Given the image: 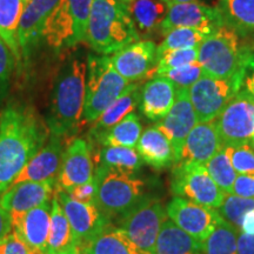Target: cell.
<instances>
[{
    "label": "cell",
    "mask_w": 254,
    "mask_h": 254,
    "mask_svg": "<svg viewBox=\"0 0 254 254\" xmlns=\"http://www.w3.org/2000/svg\"><path fill=\"white\" fill-rule=\"evenodd\" d=\"M50 138L47 124L32 107L9 104L0 113V195Z\"/></svg>",
    "instance_id": "1"
},
{
    "label": "cell",
    "mask_w": 254,
    "mask_h": 254,
    "mask_svg": "<svg viewBox=\"0 0 254 254\" xmlns=\"http://www.w3.org/2000/svg\"><path fill=\"white\" fill-rule=\"evenodd\" d=\"M86 71L87 64L82 57H71L60 67L46 118L50 134L67 139L78 132L86 98Z\"/></svg>",
    "instance_id": "2"
},
{
    "label": "cell",
    "mask_w": 254,
    "mask_h": 254,
    "mask_svg": "<svg viewBox=\"0 0 254 254\" xmlns=\"http://www.w3.org/2000/svg\"><path fill=\"white\" fill-rule=\"evenodd\" d=\"M140 40L120 0H93L88 20L86 43L98 55L112 56L129 44Z\"/></svg>",
    "instance_id": "3"
},
{
    "label": "cell",
    "mask_w": 254,
    "mask_h": 254,
    "mask_svg": "<svg viewBox=\"0 0 254 254\" xmlns=\"http://www.w3.org/2000/svg\"><path fill=\"white\" fill-rule=\"evenodd\" d=\"M82 124H93L126 90L129 82L116 71L110 56L88 55Z\"/></svg>",
    "instance_id": "4"
},
{
    "label": "cell",
    "mask_w": 254,
    "mask_h": 254,
    "mask_svg": "<svg viewBox=\"0 0 254 254\" xmlns=\"http://www.w3.org/2000/svg\"><path fill=\"white\" fill-rule=\"evenodd\" d=\"M241 38L226 25L208 34L198 47V62L205 74L226 79L244 72L251 46L241 45Z\"/></svg>",
    "instance_id": "5"
},
{
    "label": "cell",
    "mask_w": 254,
    "mask_h": 254,
    "mask_svg": "<svg viewBox=\"0 0 254 254\" xmlns=\"http://www.w3.org/2000/svg\"><path fill=\"white\" fill-rule=\"evenodd\" d=\"M93 0H59L41 32V39L51 49H71L86 41Z\"/></svg>",
    "instance_id": "6"
},
{
    "label": "cell",
    "mask_w": 254,
    "mask_h": 254,
    "mask_svg": "<svg viewBox=\"0 0 254 254\" xmlns=\"http://www.w3.org/2000/svg\"><path fill=\"white\" fill-rule=\"evenodd\" d=\"M94 176L98 179L95 205L112 222L135 205L146 193V185L141 179L132 174L95 167Z\"/></svg>",
    "instance_id": "7"
},
{
    "label": "cell",
    "mask_w": 254,
    "mask_h": 254,
    "mask_svg": "<svg viewBox=\"0 0 254 254\" xmlns=\"http://www.w3.org/2000/svg\"><path fill=\"white\" fill-rule=\"evenodd\" d=\"M167 218L166 207L163 201L154 195L145 194L135 205L117 219V227L136 246L154 254L159 231Z\"/></svg>",
    "instance_id": "8"
},
{
    "label": "cell",
    "mask_w": 254,
    "mask_h": 254,
    "mask_svg": "<svg viewBox=\"0 0 254 254\" xmlns=\"http://www.w3.org/2000/svg\"><path fill=\"white\" fill-rule=\"evenodd\" d=\"M171 192L205 207L218 209L225 193L212 179L202 164L179 163L174 165L171 178Z\"/></svg>",
    "instance_id": "9"
},
{
    "label": "cell",
    "mask_w": 254,
    "mask_h": 254,
    "mask_svg": "<svg viewBox=\"0 0 254 254\" xmlns=\"http://www.w3.org/2000/svg\"><path fill=\"white\" fill-rule=\"evenodd\" d=\"M222 146L250 145L254 132V98L241 88L213 119Z\"/></svg>",
    "instance_id": "10"
},
{
    "label": "cell",
    "mask_w": 254,
    "mask_h": 254,
    "mask_svg": "<svg viewBox=\"0 0 254 254\" xmlns=\"http://www.w3.org/2000/svg\"><path fill=\"white\" fill-rule=\"evenodd\" d=\"M244 72L231 78L219 79L204 75L190 87V99L198 123L211 122L243 88Z\"/></svg>",
    "instance_id": "11"
},
{
    "label": "cell",
    "mask_w": 254,
    "mask_h": 254,
    "mask_svg": "<svg viewBox=\"0 0 254 254\" xmlns=\"http://www.w3.org/2000/svg\"><path fill=\"white\" fill-rule=\"evenodd\" d=\"M56 196L71 225L73 237L81 253L92 239L112 224L99 211L95 202L78 201L59 189H56Z\"/></svg>",
    "instance_id": "12"
},
{
    "label": "cell",
    "mask_w": 254,
    "mask_h": 254,
    "mask_svg": "<svg viewBox=\"0 0 254 254\" xmlns=\"http://www.w3.org/2000/svg\"><path fill=\"white\" fill-rule=\"evenodd\" d=\"M224 19L217 6H211L200 0L189 2H170L168 11L161 24V36L179 27L194 28L205 34H211L224 26Z\"/></svg>",
    "instance_id": "13"
},
{
    "label": "cell",
    "mask_w": 254,
    "mask_h": 254,
    "mask_svg": "<svg viewBox=\"0 0 254 254\" xmlns=\"http://www.w3.org/2000/svg\"><path fill=\"white\" fill-rule=\"evenodd\" d=\"M190 88L177 87L176 101L172 109L163 119L155 123V127L164 133L173 148L174 165L182 159L186 138L198 124L195 111L190 99Z\"/></svg>",
    "instance_id": "14"
},
{
    "label": "cell",
    "mask_w": 254,
    "mask_h": 254,
    "mask_svg": "<svg viewBox=\"0 0 254 254\" xmlns=\"http://www.w3.org/2000/svg\"><path fill=\"white\" fill-rule=\"evenodd\" d=\"M167 217L190 236L205 241L220 219L217 209L205 207L182 196H173L166 206Z\"/></svg>",
    "instance_id": "15"
},
{
    "label": "cell",
    "mask_w": 254,
    "mask_h": 254,
    "mask_svg": "<svg viewBox=\"0 0 254 254\" xmlns=\"http://www.w3.org/2000/svg\"><path fill=\"white\" fill-rule=\"evenodd\" d=\"M94 176L92 147L86 139L75 138L66 146L57 177V189L68 192Z\"/></svg>",
    "instance_id": "16"
},
{
    "label": "cell",
    "mask_w": 254,
    "mask_h": 254,
    "mask_svg": "<svg viewBox=\"0 0 254 254\" xmlns=\"http://www.w3.org/2000/svg\"><path fill=\"white\" fill-rule=\"evenodd\" d=\"M157 47L153 40H138L111 56L114 69L127 81L136 82L148 77L157 63Z\"/></svg>",
    "instance_id": "17"
},
{
    "label": "cell",
    "mask_w": 254,
    "mask_h": 254,
    "mask_svg": "<svg viewBox=\"0 0 254 254\" xmlns=\"http://www.w3.org/2000/svg\"><path fill=\"white\" fill-rule=\"evenodd\" d=\"M56 180L26 182L9 186L0 195V206L8 212L12 222L20 219L26 212L49 201L55 192Z\"/></svg>",
    "instance_id": "18"
},
{
    "label": "cell",
    "mask_w": 254,
    "mask_h": 254,
    "mask_svg": "<svg viewBox=\"0 0 254 254\" xmlns=\"http://www.w3.org/2000/svg\"><path fill=\"white\" fill-rule=\"evenodd\" d=\"M64 151V139L58 135L50 134L46 144L30 159L11 186L26 182L56 180L62 165Z\"/></svg>",
    "instance_id": "19"
},
{
    "label": "cell",
    "mask_w": 254,
    "mask_h": 254,
    "mask_svg": "<svg viewBox=\"0 0 254 254\" xmlns=\"http://www.w3.org/2000/svg\"><path fill=\"white\" fill-rule=\"evenodd\" d=\"M52 199L25 213L17 221L12 222V231L24 241L33 252L46 251L51 222Z\"/></svg>",
    "instance_id": "20"
},
{
    "label": "cell",
    "mask_w": 254,
    "mask_h": 254,
    "mask_svg": "<svg viewBox=\"0 0 254 254\" xmlns=\"http://www.w3.org/2000/svg\"><path fill=\"white\" fill-rule=\"evenodd\" d=\"M59 0H30L18 28V43L21 58L27 59L31 49L41 39L46 19Z\"/></svg>",
    "instance_id": "21"
},
{
    "label": "cell",
    "mask_w": 254,
    "mask_h": 254,
    "mask_svg": "<svg viewBox=\"0 0 254 254\" xmlns=\"http://www.w3.org/2000/svg\"><path fill=\"white\" fill-rule=\"evenodd\" d=\"M177 86L163 75L152 77L141 88L140 111L152 122H159L172 109L176 101Z\"/></svg>",
    "instance_id": "22"
},
{
    "label": "cell",
    "mask_w": 254,
    "mask_h": 254,
    "mask_svg": "<svg viewBox=\"0 0 254 254\" xmlns=\"http://www.w3.org/2000/svg\"><path fill=\"white\" fill-rule=\"evenodd\" d=\"M221 147L222 144L214 120L198 123L186 138L179 163L205 165Z\"/></svg>",
    "instance_id": "23"
},
{
    "label": "cell",
    "mask_w": 254,
    "mask_h": 254,
    "mask_svg": "<svg viewBox=\"0 0 254 254\" xmlns=\"http://www.w3.org/2000/svg\"><path fill=\"white\" fill-rule=\"evenodd\" d=\"M141 90L140 86L135 82H131L123 94L107 109L95 122L92 124V127L88 132V142L91 147L97 144V141L109 129L122 122L129 113L134 112V110L140 104Z\"/></svg>",
    "instance_id": "24"
},
{
    "label": "cell",
    "mask_w": 254,
    "mask_h": 254,
    "mask_svg": "<svg viewBox=\"0 0 254 254\" xmlns=\"http://www.w3.org/2000/svg\"><path fill=\"white\" fill-rule=\"evenodd\" d=\"M168 0H133L125 2L139 38L151 40L161 36V24L168 11Z\"/></svg>",
    "instance_id": "25"
},
{
    "label": "cell",
    "mask_w": 254,
    "mask_h": 254,
    "mask_svg": "<svg viewBox=\"0 0 254 254\" xmlns=\"http://www.w3.org/2000/svg\"><path fill=\"white\" fill-rule=\"evenodd\" d=\"M135 150L141 160L155 170L170 168L174 165L172 145L155 126L148 127L141 133Z\"/></svg>",
    "instance_id": "26"
},
{
    "label": "cell",
    "mask_w": 254,
    "mask_h": 254,
    "mask_svg": "<svg viewBox=\"0 0 254 254\" xmlns=\"http://www.w3.org/2000/svg\"><path fill=\"white\" fill-rule=\"evenodd\" d=\"M45 254H82L73 237L71 225L56 195L52 198Z\"/></svg>",
    "instance_id": "27"
},
{
    "label": "cell",
    "mask_w": 254,
    "mask_h": 254,
    "mask_svg": "<svg viewBox=\"0 0 254 254\" xmlns=\"http://www.w3.org/2000/svg\"><path fill=\"white\" fill-rule=\"evenodd\" d=\"M202 243L190 236L167 218L161 225L154 254H201Z\"/></svg>",
    "instance_id": "28"
},
{
    "label": "cell",
    "mask_w": 254,
    "mask_h": 254,
    "mask_svg": "<svg viewBox=\"0 0 254 254\" xmlns=\"http://www.w3.org/2000/svg\"><path fill=\"white\" fill-rule=\"evenodd\" d=\"M217 7L227 27L254 40V0H219Z\"/></svg>",
    "instance_id": "29"
},
{
    "label": "cell",
    "mask_w": 254,
    "mask_h": 254,
    "mask_svg": "<svg viewBox=\"0 0 254 254\" xmlns=\"http://www.w3.org/2000/svg\"><path fill=\"white\" fill-rule=\"evenodd\" d=\"M82 254H151L135 245L118 227L105 228L82 250Z\"/></svg>",
    "instance_id": "30"
},
{
    "label": "cell",
    "mask_w": 254,
    "mask_h": 254,
    "mask_svg": "<svg viewBox=\"0 0 254 254\" xmlns=\"http://www.w3.org/2000/svg\"><path fill=\"white\" fill-rule=\"evenodd\" d=\"M30 0H0V38L20 62V49L18 43V28L21 15Z\"/></svg>",
    "instance_id": "31"
},
{
    "label": "cell",
    "mask_w": 254,
    "mask_h": 254,
    "mask_svg": "<svg viewBox=\"0 0 254 254\" xmlns=\"http://www.w3.org/2000/svg\"><path fill=\"white\" fill-rule=\"evenodd\" d=\"M94 158L97 167L120 171L132 176H136L144 163L135 148L122 146H101L95 152Z\"/></svg>",
    "instance_id": "32"
},
{
    "label": "cell",
    "mask_w": 254,
    "mask_h": 254,
    "mask_svg": "<svg viewBox=\"0 0 254 254\" xmlns=\"http://www.w3.org/2000/svg\"><path fill=\"white\" fill-rule=\"evenodd\" d=\"M141 123L138 114L134 112L129 113L122 122L105 133L94 146H122L134 148L141 135ZM94 146H92V148Z\"/></svg>",
    "instance_id": "33"
},
{
    "label": "cell",
    "mask_w": 254,
    "mask_h": 254,
    "mask_svg": "<svg viewBox=\"0 0 254 254\" xmlns=\"http://www.w3.org/2000/svg\"><path fill=\"white\" fill-rule=\"evenodd\" d=\"M239 228L220 217L213 232L202 241V254H238Z\"/></svg>",
    "instance_id": "34"
},
{
    "label": "cell",
    "mask_w": 254,
    "mask_h": 254,
    "mask_svg": "<svg viewBox=\"0 0 254 254\" xmlns=\"http://www.w3.org/2000/svg\"><path fill=\"white\" fill-rule=\"evenodd\" d=\"M205 166L219 189L225 194H233V184L236 182L237 172L231 163L230 147L222 146L205 164Z\"/></svg>",
    "instance_id": "35"
},
{
    "label": "cell",
    "mask_w": 254,
    "mask_h": 254,
    "mask_svg": "<svg viewBox=\"0 0 254 254\" xmlns=\"http://www.w3.org/2000/svg\"><path fill=\"white\" fill-rule=\"evenodd\" d=\"M207 37V34L202 33L194 28L179 27L170 31L164 40L159 44L157 47V59L165 53L171 51L192 49V47H199L201 41Z\"/></svg>",
    "instance_id": "36"
},
{
    "label": "cell",
    "mask_w": 254,
    "mask_h": 254,
    "mask_svg": "<svg viewBox=\"0 0 254 254\" xmlns=\"http://www.w3.org/2000/svg\"><path fill=\"white\" fill-rule=\"evenodd\" d=\"M198 47L176 50L165 53L157 59V63H155L154 67L148 74V77H157V75H161L170 69L182 67V66L198 62Z\"/></svg>",
    "instance_id": "37"
},
{
    "label": "cell",
    "mask_w": 254,
    "mask_h": 254,
    "mask_svg": "<svg viewBox=\"0 0 254 254\" xmlns=\"http://www.w3.org/2000/svg\"><path fill=\"white\" fill-rule=\"evenodd\" d=\"M253 208L254 199L241 198L236 194H227L225 195L224 201L217 209V212L222 219L240 230L245 214Z\"/></svg>",
    "instance_id": "38"
},
{
    "label": "cell",
    "mask_w": 254,
    "mask_h": 254,
    "mask_svg": "<svg viewBox=\"0 0 254 254\" xmlns=\"http://www.w3.org/2000/svg\"><path fill=\"white\" fill-rule=\"evenodd\" d=\"M161 75L170 79L177 87L190 88L206 74L199 62H194L189 65L182 66V67L170 69Z\"/></svg>",
    "instance_id": "39"
},
{
    "label": "cell",
    "mask_w": 254,
    "mask_h": 254,
    "mask_svg": "<svg viewBox=\"0 0 254 254\" xmlns=\"http://www.w3.org/2000/svg\"><path fill=\"white\" fill-rule=\"evenodd\" d=\"M230 147L231 163L237 173L254 176V151L250 145Z\"/></svg>",
    "instance_id": "40"
},
{
    "label": "cell",
    "mask_w": 254,
    "mask_h": 254,
    "mask_svg": "<svg viewBox=\"0 0 254 254\" xmlns=\"http://www.w3.org/2000/svg\"><path fill=\"white\" fill-rule=\"evenodd\" d=\"M15 60L13 53L0 38V100L5 97L8 90L9 79L14 69Z\"/></svg>",
    "instance_id": "41"
},
{
    "label": "cell",
    "mask_w": 254,
    "mask_h": 254,
    "mask_svg": "<svg viewBox=\"0 0 254 254\" xmlns=\"http://www.w3.org/2000/svg\"><path fill=\"white\" fill-rule=\"evenodd\" d=\"M98 190V179L97 177L93 176L91 180L73 187L72 190H68V195L74 200L81 202H94L95 196H97ZM66 192V190H65Z\"/></svg>",
    "instance_id": "42"
},
{
    "label": "cell",
    "mask_w": 254,
    "mask_h": 254,
    "mask_svg": "<svg viewBox=\"0 0 254 254\" xmlns=\"http://www.w3.org/2000/svg\"><path fill=\"white\" fill-rule=\"evenodd\" d=\"M0 254H32V250L12 231L0 240Z\"/></svg>",
    "instance_id": "43"
},
{
    "label": "cell",
    "mask_w": 254,
    "mask_h": 254,
    "mask_svg": "<svg viewBox=\"0 0 254 254\" xmlns=\"http://www.w3.org/2000/svg\"><path fill=\"white\" fill-rule=\"evenodd\" d=\"M233 194L241 198L254 199V176L239 174L233 184Z\"/></svg>",
    "instance_id": "44"
},
{
    "label": "cell",
    "mask_w": 254,
    "mask_h": 254,
    "mask_svg": "<svg viewBox=\"0 0 254 254\" xmlns=\"http://www.w3.org/2000/svg\"><path fill=\"white\" fill-rule=\"evenodd\" d=\"M243 87L246 88L254 98V49H252V47L250 49L246 57Z\"/></svg>",
    "instance_id": "45"
},
{
    "label": "cell",
    "mask_w": 254,
    "mask_h": 254,
    "mask_svg": "<svg viewBox=\"0 0 254 254\" xmlns=\"http://www.w3.org/2000/svg\"><path fill=\"white\" fill-rule=\"evenodd\" d=\"M238 254H254V234H239Z\"/></svg>",
    "instance_id": "46"
},
{
    "label": "cell",
    "mask_w": 254,
    "mask_h": 254,
    "mask_svg": "<svg viewBox=\"0 0 254 254\" xmlns=\"http://www.w3.org/2000/svg\"><path fill=\"white\" fill-rule=\"evenodd\" d=\"M12 232V220L11 215L8 214V212L6 211L0 206V240H2L4 238Z\"/></svg>",
    "instance_id": "47"
},
{
    "label": "cell",
    "mask_w": 254,
    "mask_h": 254,
    "mask_svg": "<svg viewBox=\"0 0 254 254\" xmlns=\"http://www.w3.org/2000/svg\"><path fill=\"white\" fill-rule=\"evenodd\" d=\"M241 233L254 234V208L247 212L241 224Z\"/></svg>",
    "instance_id": "48"
},
{
    "label": "cell",
    "mask_w": 254,
    "mask_h": 254,
    "mask_svg": "<svg viewBox=\"0 0 254 254\" xmlns=\"http://www.w3.org/2000/svg\"><path fill=\"white\" fill-rule=\"evenodd\" d=\"M170 2H189V1H194V0H168Z\"/></svg>",
    "instance_id": "49"
},
{
    "label": "cell",
    "mask_w": 254,
    "mask_h": 254,
    "mask_svg": "<svg viewBox=\"0 0 254 254\" xmlns=\"http://www.w3.org/2000/svg\"><path fill=\"white\" fill-rule=\"evenodd\" d=\"M251 145H252V147L254 148V132H253V134H252V138H251V142H250Z\"/></svg>",
    "instance_id": "50"
},
{
    "label": "cell",
    "mask_w": 254,
    "mask_h": 254,
    "mask_svg": "<svg viewBox=\"0 0 254 254\" xmlns=\"http://www.w3.org/2000/svg\"><path fill=\"white\" fill-rule=\"evenodd\" d=\"M32 254H45L44 252H33V251H32Z\"/></svg>",
    "instance_id": "51"
},
{
    "label": "cell",
    "mask_w": 254,
    "mask_h": 254,
    "mask_svg": "<svg viewBox=\"0 0 254 254\" xmlns=\"http://www.w3.org/2000/svg\"><path fill=\"white\" fill-rule=\"evenodd\" d=\"M120 1H123V2H129V1H133V0H120Z\"/></svg>",
    "instance_id": "52"
},
{
    "label": "cell",
    "mask_w": 254,
    "mask_h": 254,
    "mask_svg": "<svg viewBox=\"0 0 254 254\" xmlns=\"http://www.w3.org/2000/svg\"><path fill=\"white\" fill-rule=\"evenodd\" d=\"M196 254H199V253H196Z\"/></svg>",
    "instance_id": "53"
}]
</instances>
